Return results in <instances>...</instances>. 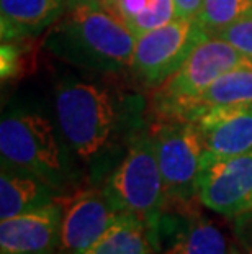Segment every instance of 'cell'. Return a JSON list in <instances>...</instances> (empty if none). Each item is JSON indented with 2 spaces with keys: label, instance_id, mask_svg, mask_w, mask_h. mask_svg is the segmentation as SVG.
<instances>
[{
  "label": "cell",
  "instance_id": "21",
  "mask_svg": "<svg viewBox=\"0 0 252 254\" xmlns=\"http://www.w3.org/2000/svg\"><path fill=\"white\" fill-rule=\"evenodd\" d=\"M233 231L241 250L246 251L248 254H252V210L241 215L238 218H234Z\"/></svg>",
  "mask_w": 252,
  "mask_h": 254
},
{
  "label": "cell",
  "instance_id": "4",
  "mask_svg": "<svg viewBox=\"0 0 252 254\" xmlns=\"http://www.w3.org/2000/svg\"><path fill=\"white\" fill-rule=\"evenodd\" d=\"M248 61L238 48L219 36H208L187 61L157 85L154 107L162 120H190L197 102L224 72Z\"/></svg>",
  "mask_w": 252,
  "mask_h": 254
},
{
  "label": "cell",
  "instance_id": "2",
  "mask_svg": "<svg viewBox=\"0 0 252 254\" xmlns=\"http://www.w3.org/2000/svg\"><path fill=\"white\" fill-rule=\"evenodd\" d=\"M56 115L67 144L89 164L111 149L121 118L111 92L92 82L62 84L56 92Z\"/></svg>",
  "mask_w": 252,
  "mask_h": 254
},
{
  "label": "cell",
  "instance_id": "9",
  "mask_svg": "<svg viewBox=\"0 0 252 254\" xmlns=\"http://www.w3.org/2000/svg\"><path fill=\"white\" fill-rule=\"evenodd\" d=\"M57 200L62 205V225L56 254L82 253L123 213L118 212L103 189H85L66 200Z\"/></svg>",
  "mask_w": 252,
  "mask_h": 254
},
{
  "label": "cell",
  "instance_id": "3",
  "mask_svg": "<svg viewBox=\"0 0 252 254\" xmlns=\"http://www.w3.org/2000/svg\"><path fill=\"white\" fill-rule=\"evenodd\" d=\"M103 190L118 212L141 220L157 245L159 223L167 198L151 133H139L131 139L125 158L111 172Z\"/></svg>",
  "mask_w": 252,
  "mask_h": 254
},
{
  "label": "cell",
  "instance_id": "19",
  "mask_svg": "<svg viewBox=\"0 0 252 254\" xmlns=\"http://www.w3.org/2000/svg\"><path fill=\"white\" fill-rule=\"evenodd\" d=\"M213 36H219L231 43L234 48H238L246 58L252 61V18L238 21V23L228 26Z\"/></svg>",
  "mask_w": 252,
  "mask_h": 254
},
{
  "label": "cell",
  "instance_id": "23",
  "mask_svg": "<svg viewBox=\"0 0 252 254\" xmlns=\"http://www.w3.org/2000/svg\"><path fill=\"white\" fill-rule=\"evenodd\" d=\"M229 254H248V253L243 251V250H241V248H236V246H233V248H231V253H229Z\"/></svg>",
  "mask_w": 252,
  "mask_h": 254
},
{
  "label": "cell",
  "instance_id": "24",
  "mask_svg": "<svg viewBox=\"0 0 252 254\" xmlns=\"http://www.w3.org/2000/svg\"><path fill=\"white\" fill-rule=\"evenodd\" d=\"M101 2H105V0H101Z\"/></svg>",
  "mask_w": 252,
  "mask_h": 254
},
{
  "label": "cell",
  "instance_id": "1",
  "mask_svg": "<svg viewBox=\"0 0 252 254\" xmlns=\"http://www.w3.org/2000/svg\"><path fill=\"white\" fill-rule=\"evenodd\" d=\"M136 38L101 0H67L46 35L52 56L95 72L131 67Z\"/></svg>",
  "mask_w": 252,
  "mask_h": 254
},
{
  "label": "cell",
  "instance_id": "12",
  "mask_svg": "<svg viewBox=\"0 0 252 254\" xmlns=\"http://www.w3.org/2000/svg\"><path fill=\"white\" fill-rule=\"evenodd\" d=\"M192 122L200 129L203 158H228L252 153V105L214 107Z\"/></svg>",
  "mask_w": 252,
  "mask_h": 254
},
{
  "label": "cell",
  "instance_id": "15",
  "mask_svg": "<svg viewBox=\"0 0 252 254\" xmlns=\"http://www.w3.org/2000/svg\"><path fill=\"white\" fill-rule=\"evenodd\" d=\"M79 254H157V245L141 220L120 213L99 240Z\"/></svg>",
  "mask_w": 252,
  "mask_h": 254
},
{
  "label": "cell",
  "instance_id": "16",
  "mask_svg": "<svg viewBox=\"0 0 252 254\" xmlns=\"http://www.w3.org/2000/svg\"><path fill=\"white\" fill-rule=\"evenodd\" d=\"M252 105V61L248 59L243 64L229 69L218 77L206 89L197 102L190 120L214 107H246Z\"/></svg>",
  "mask_w": 252,
  "mask_h": 254
},
{
  "label": "cell",
  "instance_id": "14",
  "mask_svg": "<svg viewBox=\"0 0 252 254\" xmlns=\"http://www.w3.org/2000/svg\"><path fill=\"white\" fill-rule=\"evenodd\" d=\"M57 198L56 189L28 172L2 166L0 176V220L33 212Z\"/></svg>",
  "mask_w": 252,
  "mask_h": 254
},
{
  "label": "cell",
  "instance_id": "11",
  "mask_svg": "<svg viewBox=\"0 0 252 254\" xmlns=\"http://www.w3.org/2000/svg\"><path fill=\"white\" fill-rule=\"evenodd\" d=\"M61 225L62 205L57 198L33 212L0 220V254H56Z\"/></svg>",
  "mask_w": 252,
  "mask_h": 254
},
{
  "label": "cell",
  "instance_id": "20",
  "mask_svg": "<svg viewBox=\"0 0 252 254\" xmlns=\"http://www.w3.org/2000/svg\"><path fill=\"white\" fill-rule=\"evenodd\" d=\"M125 25L151 7L152 0H105L103 2Z\"/></svg>",
  "mask_w": 252,
  "mask_h": 254
},
{
  "label": "cell",
  "instance_id": "18",
  "mask_svg": "<svg viewBox=\"0 0 252 254\" xmlns=\"http://www.w3.org/2000/svg\"><path fill=\"white\" fill-rule=\"evenodd\" d=\"M177 18L174 0H152L151 7L146 12L138 15L126 23L133 36L138 38L148 31L160 28Z\"/></svg>",
  "mask_w": 252,
  "mask_h": 254
},
{
  "label": "cell",
  "instance_id": "5",
  "mask_svg": "<svg viewBox=\"0 0 252 254\" xmlns=\"http://www.w3.org/2000/svg\"><path fill=\"white\" fill-rule=\"evenodd\" d=\"M2 166L40 177L57 190L69 169L51 122L38 113H17L0 123Z\"/></svg>",
  "mask_w": 252,
  "mask_h": 254
},
{
  "label": "cell",
  "instance_id": "22",
  "mask_svg": "<svg viewBox=\"0 0 252 254\" xmlns=\"http://www.w3.org/2000/svg\"><path fill=\"white\" fill-rule=\"evenodd\" d=\"M177 18L198 20L202 12L203 0H174Z\"/></svg>",
  "mask_w": 252,
  "mask_h": 254
},
{
  "label": "cell",
  "instance_id": "8",
  "mask_svg": "<svg viewBox=\"0 0 252 254\" xmlns=\"http://www.w3.org/2000/svg\"><path fill=\"white\" fill-rule=\"evenodd\" d=\"M198 200L211 212L238 218L252 210V153L203 158Z\"/></svg>",
  "mask_w": 252,
  "mask_h": 254
},
{
  "label": "cell",
  "instance_id": "6",
  "mask_svg": "<svg viewBox=\"0 0 252 254\" xmlns=\"http://www.w3.org/2000/svg\"><path fill=\"white\" fill-rule=\"evenodd\" d=\"M155 158L164 181L167 203L190 205L198 198L205 146L197 123L192 120H162L151 129Z\"/></svg>",
  "mask_w": 252,
  "mask_h": 254
},
{
  "label": "cell",
  "instance_id": "10",
  "mask_svg": "<svg viewBox=\"0 0 252 254\" xmlns=\"http://www.w3.org/2000/svg\"><path fill=\"white\" fill-rule=\"evenodd\" d=\"M233 245L226 235L189 205L165 208L157 233V254H229Z\"/></svg>",
  "mask_w": 252,
  "mask_h": 254
},
{
  "label": "cell",
  "instance_id": "17",
  "mask_svg": "<svg viewBox=\"0 0 252 254\" xmlns=\"http://www.w3.org/2000/svg\"><path fill=\"white\" fill-rule=\"evenodd\" d=\"M246 18H252V0H203L197 21L213 36Z\"/></svg>",
  "mask_w": 252,
  "mask_h": 254
},
{
  "label": "cell",
  "instance_id": "13",
  "mask_svg": "<svg viewBox=\"0 0 252 254\" xmlns=\"http://www.w3.org/2000/svg\"><path fill=\"white\" fill-rule=\"evenodd\" d=\"M67 0H0L2 41L35 38L51 28Z\"/></svg>",
  "mask_w": 252,
  "mask_h": 254
},
{
  "label": "cell",
  "instance_id": "7",
  "mask_svg": "<svg viewBox=\"0 0 252 254\" xmlns=\"http://www.w3.org/2000/svg\"><path fill=\"white\" fill-rule=\"evenodd\" d=\"M210 36L197 20L175 18L136 38L131 69L148 87L167 80L192 51Z\"/></svg>",
  "mask_w": 252,
  "mask_h": 254
}]
</instances>
